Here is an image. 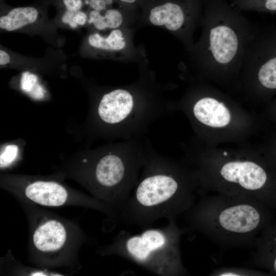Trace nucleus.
Masks as SVG:
<instances>
[{
  "label": "nucleus",
  "mask_w": 276,
  "mask_h": 276,
  "mask_svg": "<svg viewBox=\"0 0 276 276\" xmlns=\"http://www.w3.org/2000/svg\"><path fill=\"white\" fill-rule=\"evenodd\" d=\"M274 213L256 199L216 193L202 196L185 214L190 228L216 243L245 247L254 246Z\"/></svg>",
  "instance_id": "nucleus-3"
},
{
  "label": "nucleus",
  "mask_w": 276,
  "mask_h": 276,
  "mask_svg": "<svg viewBox=\"0 0 276 276\" xmlns=\"http://www.w3.org/2000/svg\"><path fill=\"white\" fill-rule=\"evenodd\" d=\"M192 112L198 122L212 128L224 127L231 120L230 111L224 103L211 96H202L195 100Z\"/></svg>",
  "instance_id": "nucleus-14"
},
{
  "label": "nucleus",
  "mask_w": 276,
  "mask_h": 276,
  "mask_svg": "<svg viewBox=\"0 0 276 276\" xmlns=\"http://www.w3.org/2000/svg\"><path fill=\"white\" fill-rule=\"evenodd\" d=\"M147 153L133 140L95 157L86 166L84 184L91 196L117 212L139 180Z\"/></svg>",
  "instance_id": "nucleus-5"
},
{
  "label": "nucleus",
  "mask_w": 276,
  "mask_h": 276,
  "mask_svg": "<svg viewBox=\"0 0 276 276\" xmlns=\"http://www.w3.org/2000/svg\"><path fill=\"white\" fill-rule=\"evenodd\" d=\"M272 112L273 114H274L275 119L276 120V101L275 102L274 104H273L272 106Z\"/></svg>",
  "instance_id": "nucleus-23"
},
{
  "label": "nucleus",
  "mask_w": 276,
  "mask_h": 276,
  "mask_svg": "<svg viewBox=\"0 0 276 276\" xmlns=\"http://www.w3.org/2000/svg\"><path fill=\"white\" fill-rule=\"evenodd\" d=\"M133 28H121L110 30L106 35L93 31L85 38L82 47L84 55L93 58L124 61H143L145 51L136 47L133 41Z\"/></svg>",
  "instance_id": "nucleus-12"
},
{
  "label": "nucleus",
  "mask_w": 276,
  "mask_h": 276,
  "mask_svg": "<svg viewBox=\"0 0 276 276\" xmlns=\"http://www.w3.org/2000/svg\"><path fill=\"white\" fill-rule=\"evenodd\" d=\"M10 62V55L6 51L0 50V64L1 66H4L8 64Z\"/></svg>",
  "instance_id": "nucleus-22"
},
{
  "label": "nucleus",
  "mask_w": 276,
  "mask_h": 276,
  "mask_svg": "<svg viewBox=\"0 0 276 276\" xmlns=\"http://www.w3.org/2000/svg\"><path fill=\"white\" fill-rule=\"evenodd\" d=\"M230 4L242 11H256L276 14V0H231Z\"/></svg>",
  "instance_id": "nucleus-17"
},
{
  "label": "nucleus",
  "mask_w": 276,
  "mask_h": 276,
  "mask_svg": "<svg viewBox=\"0 0 276 276\" xmlns=\"http://www.w3.org/2000/svg\"><path fill=\"white\" fill-rule=\"evenodd\" d=\"M255 251L250 263L265 270L269 275H276V220L260 234L255 245Z\"/></svg>",
  "instance_id": "nucleus-15"
},
{
  "label": "nucleus",
  "mask_w": 276,
  "mask_h": 276,
  "mask_svg": "<svg viewBox=\"0 0 276 276\" xmlns=\"http://www.w3.org/2000/svg\"><path fill=\"white\" fill-rule=\"evenodd\" d=\"M40 12L35 7H17L9 10L0 17V28L8 32L21 30L37 22Z\"/></svg>",
  "instance_id": "nucleus-16"
},
{
  "label": "nucleus",
  "mask_w": 276,
  "mask_h": 276,
  "mask_svg": "<svg viewBox=\"0 0 276 276\" xmlns=\"http://www.w3.org/2000/svg\"><path fill=\"white\" fill-rule=\"evenodd\" d=\"M200 26V37L188 52L190 64L211 77L239 75L257 24L226 0H204Z\"/></svg>",
  "instance_id": "nucleus-2"
},
{
  "label": "nucleus",
  "mask_w": 276,
  "mask_h": 276,
  "mask_svg": "<svg viewBox=\"0 0 276 276\" xmlns=\"http://www.w3.org/2000/svg\"><path fill=\"white\" fill-rule=\"evenodd\" d=\"M148 84L142 81L104 94L97 108L101 121L120 128L125 136L145 130L163 109L155 91Z\"/></svg>",
  "instance_id": "nucleus-8"
},
{
  "label": "nucleus",
  "mask_w": 276,
  "mask_h": 276,
  "mask_svg": "<svg viewBox=\"0 0 276 276\" xmlns=\"http://www.w3.org/2000/svg\"><path fill=\"white\" fill-rule=\"evenodd\" d=\"M197 188L260 200L276 212V172L266 160L235 159L193 174Z\"/></svg>",
  "instance_id": "nucleus-7"
},
{
  "label": "nucleus",
  "mask_w": 276,
  "mask_h": 276,
  "mask_svg": "<svg viewBox=\"0 0 276 276\" xmlns=\"http://www.w3.org/2000/svg\"><path fill=\"white\" fill-rule=\"evenodd\" d=\"M168 221L162 228H149L137 235L122 231L110 244L98 249L99 253L124 257L162 276L186 274L180 248L186 229L179 228L175 220Z\"/></svg>",
  "instance_id": "nucleus-4"
},
{
  "label": "nucleus",
  "mask_w": 276,
  "mask_h": 276,
  "mask_svg": "<svg viewBox=\"0 0 276 276\" xmlns=\"http://www.w3.org/2000/svg\"><path fill=\"white\" fill-rule=\"evenodd\" d=\"M18 152L16 146L11 145L7 146L1 155V167H4L8 166L16 158Z\"/></svg>",
  "instance_id": "nucleus-19"
},
{
  "label": "nucleus",
  "mask_w": 276,
  "mask_h": 276,
  "mask_svg": "<svg viewBox=\"0 0 276 276\" xmlns=\"http://www.w3.org/2000/svg\"><path fill=\"white\" fill-rule=\"evenodd\" d=\"M254 79L260 94H276V26L257 25L249 41L240 74Z\"/></svg>",
  "instance_id": "nucleus-11"
},
{
  "label": "nucleus",
  "mask_w": 276,
  "mask_h": 276,
  "mask_svg": "<svg viewBox=\"0 0 276 276\" xmlns=\"http://www.w3.org/2000/svg\"><path fill=\"white\" fill-rule=\"evenodd\" d=\"M142 168L140 178L118 211L117 219L149 227L162 218L175 220L195 204L197 185L193 174L149 153Z\"/></svg>",
  "instance_id": "nucleus-1"
},
{
  "label": "nucleus",
  "mask_w": 276,
  "mask_h": 276,
  "mask_svg": "<svg viewBox=\"0 0 276 276\" xmlns=\"http://www.w3.org/2000/svg\"><path fill=\"white\" fill-rule=\"evenodd\" d=\"M204 0H150L142 9L140 22L164 28L189 52L194 32L200 26Z\"/></svg>",
  "instance_id": "nucleus-9"
},
{
  "label": "nucleus",
  "mask_w": 276,
  "mask_h": 276,
  "mask_svg": "<svg viewBox=\"0 0 276 276\" xmlns=\"http://www.w3.org/2000/svg\"><path fill=\"white\" fill-rule=\"evenodd\" d=\"M115 5L101 11L87 9V24L92 27L94 31L100 32L121 28H133V24L138 19L140 20L138 8L120 3Z\"/></svg>",
  "instance_id": "nucleus-13"
},
{
  "label": "nucleus",
  "mask_w": 276,
  "mask_h": 276,
  "mask_svg": "<svg viewBox=\"0 0 276 276\" xmlns=\"http://www.w3.org/2000/svg\"><path fill=\"white\" fill-rule=\"evenodd\" d=\"M273 144L268 152L267 161L276 172V139L273 141Z\"/></svg>",
  "instance_id": "nucleus-21"
},
{
  "label": "nucleus",
  "mask_w": 276,
  "mask_h": 276,
  "mask_svg": "<svg viewBox=\"0 0 276 276\" xmlns=\"http://www.w3.org/2000/svg\"><path fill=\"white\" fill-rule=\"evenodd\" d=\"M116 2L127 6L142 9L150 0H115Z\"/></svg>",
  "instance_id": "nucleus-20"
},
{
  "label": "nucleus",
  "mask_w": 276,
  "mask_h": 276,
  "mask_svg": "<svg viewBox=\"0 0 276 276\" xmlns=\"http://www.w3.org/2000/svg\"><path fill=\"white\" fill-rule=\"evenodd\" d=\"M4 188L21 201L47 207L75 205L94 209L116 218L110 206L82 193L68 188L53 180L32 179L7 182Z\"/></svg>",
  "instance_id": "nucleus-10"
},
{
  "label": "nucleus",
  "mask_w": 276,
  "mask_h": 276,
  "mask_svg": "<svg viewBox=\"0 0 276 276\" xmlns=\"http://www.w3.org/2000/svg\"><path fill=\"white\" fill-rule=\"evenodd\" d=\"M29 223L28 250L31 262L40 268L72 266L86 237L73 222L24 202Z\"/></svg>",
  "instance_id": "nucleus-6"
},
{
  "label": "nucleus",
  "mask_w": 276,
  "mask_h": 276,
  "mask_svg": "<svg viewBox=\"0 0 276 276\" xmlns=\"http://www.w3.org/2000/svg\"><path fill=\"white\" fill-rule=\"evenodd\" d=\"M263 272L254 269L238 267H222L215 270L211 275L215 276H257L265 275Z\"/></svg>",
  "instance_id": "nucleus-18"
}]
</instances>
